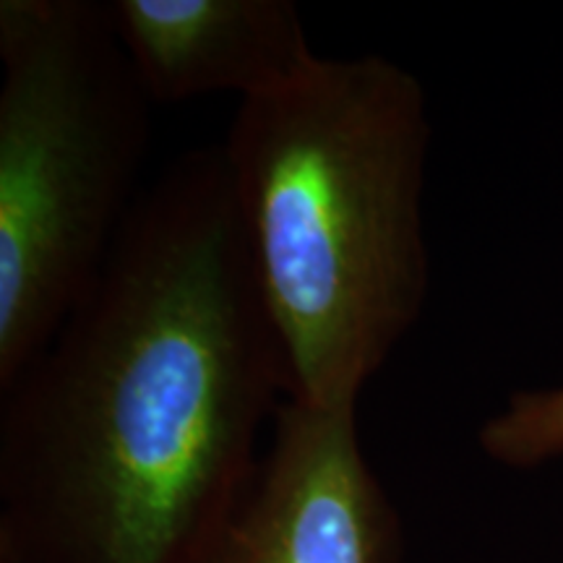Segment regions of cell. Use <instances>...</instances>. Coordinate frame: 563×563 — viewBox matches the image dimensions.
Here are the masks:
<instances>
[{
    "label": "cell",
    "instance_id": "obj_1",
    "mask_svg": "<svg viewBox=\"0 0 563 563\" xmlns=\"http://www.w3.org/2000/svg\"><path fill=\"white\" fill-rule=\"evenodd\" d=\"M0 397V563L199 559L290 397L220 146L139 196L95 287Z\"/></svg>",
    "mask_w": 563,
    "mask_h": 563
},
{
    "label": "cell",
    "instance_id": "obj_2",
    "mask_svg": "<svg viewBox=\"0 0 563 563\" xmlns=\"http://www.w3.org/2000/svg\"><path fill=\"white\" fill-rule=\"evenodd\" d=\"M426 91L384 58H319L238 104L220 146L290 399L357 407L428 298Z\"/></svg>",
    "mask_w": 563,
    "mask_h": 563
},
{
    "label": "cell",
    "instance_id": "obj_3",
    "mask_svg": "<svg viewBox=\"0 0 563 563\" xmlns=\"http://www.w3.org/2000/svg\"><path fill=\"white\" fill-rule=\"evenodd\" d=\"M0 391L84 300L136 207L150 97L108 3H0Z\"/></svg>",
    "mask_w": 563,
    "mask_h": 563
},
{
    "label": "cell",
    "instance_id": "obj_4",
    "mask_svg": "<svg viewBox=\"0 0 563 563\" xmlns=\"http://www.w3.org/2000/svg\"><path fill=\"white\" fill-rule=\"evenodd\" d=\"M405 527L357 407L285 399L256 475L194 563H402Z\"/></svg>",
    "mask_w": 563,
    "mask_h": 563
},
{
    "label": "cell",
    "instance_id": "obj_5",
    "mask_svg": "<svg viewBox=\"0 0 563 563\" xmlns=\"http://www.w3.org/2000/svg\"><path fill=\"white\" fill-rule=\"evenodd\" d=\"M108 11L152 104L256 100L321 58L290 0H112Z\"/></svg>",
    "mask_w": 563,
    "mask_h": 563
},
{
    "label": "cell",
    "instance_id": "obj_6",
    "mask_svg": "<svg viewBox=\"0 0 563 563\" xmlns=\"http://www.w3.org/2000/svg\"><path fill=\"white\" fill-rule=\"evenodd\" d=\"M481 446L493 462L532 470L563 454V386L517 391L504 412L481 428Z\"/></svg>",
    "mask_w": 563,
    "mask_h": 563
}]
</instances>
